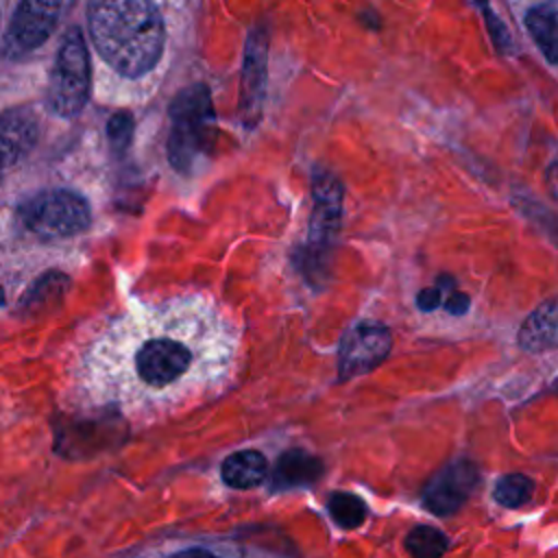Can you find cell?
Wrapping results in <instances>:
<instances>
[{
    "label": "cell",
    "instance_id": "cell-1",
    "mask_svg": "<svg viewBox=\"0 0 558 558\" xmlns=\"http://www.w3.org/2000/svg\"><path fill=\"white\" fill-rule=\"evenodd\" d=\"M235 355L238 329L220 305L179 294L111 318L83 351L76 388L92 408L153 421L216 395Z\"/></svg>",
    "mask_w": 558,
    "mask_h": 558
},
{
    "label": "cell",
    "instance_id": "cell-2",
    "mask_svg": "<svg viewBox=\"0 0 558 558\" xmlns=\"http://www.w3.org/2000/svg\"><path fill=\"white\" fill-rule=\"evenodd\" d=\"M87 24L100 59L120 76L148 74L163 54V17L153 0H87Z\"/></svg>",
    "mask_w": 558,
    "mask_h": 558
},
{
    "label": "cell",
    "instance_id": "cell-3",
    "mask_svg": "<svg viewBox=\"0 0 558 558\" xmlns=\"http://www.w3.org/2000/svg\"><path fill=\"white\" fill-rule=\"evenodd\" d=\"M211 122L214 109L205 85H192L172 102V133L168 153L181 172H187L196 157L207 150Z\"/></svg>",
    "mask_w": 558,
    "mask_h": 558
},
{
    "label": "cell",
    "instance_id": "cell-4",
    "mask_svg": "<svg viewBox=\"0 0 558 558\" xmlns=\"http://www.w3.org/2000/svg\"><path fill=\"white\" fill-rule=\"evenodd\" d=\"M89 96V52L78 28H70L57 52L48 85V107L61 118L76 116Z\"/></svg>",
    "mask_w": 558,
    "mask_h": 558
},
{
    "label": "cell",
    "instance_id": "cell-5",
    "mask_svg": "<svg viewBox=\"0 0 558 558\" xmlns=\"http://www.w3.org/2000/svg\"><path fill=\"white\" fill-rule=\"evenodd\" d=\"M20 218L37 235L63 238L89 227L92 211L87 201L72 190H46L22 205Z\"/></svg>",
    "mask_w": 558,
    "mask_h": 558
},
{
    "label": "cell",
    "instance_id": "cell-6",
    "mask_svg": "<svg viewBox=\"0 0 558 558\" xmlns=\"http://www.w3.org/2000/svg\"><path fill=\"white\" fill-rule=\"evenodd\" d=\"M72 4L74 0H22L7 33V54L20 57L41 46Z\"/></svg>",
    "mask_w": 558,
    "mask_h": 558
},
{
    "label": "cell",
    "instance_id": "cell-7",
    "mask_svg": "<svg viewBox=\"0 0 558 558\" xmlns=\"http://www.w3.org/2000/svg\"><path fill=\"white\" fill-rule=\"evenodd\" d=\"M392 336L381 323H360L351 327L338 351V377L351 379L379 366L390 353Z\"/></svg>",
    "mask_w": 558,
    "mask_h": 558
},
{
    "label": "cell",
    "instance_id": "cell-8",
    "mask_svg": "<svg viewBox=\"0 0 558 558\" xmlns=\"http://www.w3.org/2000/svg\"><path fill=\"white\" fill-rule=\"evenodd\" d=\"M477 482V466L471 460L460 458L432 477L423 490V506L438 517H447L469 499Z\"/></svg>",
    "mask_w": 558,
    "mask_h": 558
},
{
    "label": "cell",
    "instance_id": "cell-9",
    "mask_svg": "<svg viewBox=\"0 0 558 558\" xmlns=\"http://www.w3.org/2000/svg\"><path fill=\"white\" fill-rule=\"evenodd\" d=\"M39 124L31 109L13 107L0 111V170L20 163L37 144Z\"/></svg>",
    "mask_w": 558,
    "mask_h": 558
},
{
    "label": "cell",
    "instance_id": "cell-10",
    "mask_svg": "<svg viewBox=\"0 0 558 558\" xmlns=\"http://www.w3.org/2000/svg\"><path fill=\"white\" fill-rule=\"evenodd\" d=\"M342 209V187L329 172L316 174L314 183V216H312V242L316 246H329L338 227Z\"/></svg>",
    "mask_w": 558,
    "mask_h": 558
},
{
    "label": "cell",
    "instance_id": "cell-11",
    "mask_svg": "<svg viewBox=\"0 0 558 558\" xmlns=\"http://www.w3.org/2000/svg\"><path fill=\"white\" fill-rule=\"evenodd\" d=\"M517 342L525 351L558 349V294L532 310L519 327Z\"/></svg>",
    "mask_w": 558,
    "mask_h": 558
},
{
    "label": "cell",
    "instance_id": "cell-12",
    "mask_svg": "<svg viewBox=\"0 0 558 558\" xmlns=\"http://www.w3.org/2000/svg\"><path fill=\"white\" fill-rule=\"evenodd\" d=\"M220 475L227 486L246 490L266 480L268 462L259 451L244 449V451H238V453H231L229 458H225V462L220 466Z\"/></svg>",
    "mask_w": 558,
    "mask_h": 558
},
{
    "label": "cell",
    "instance_id": "cell-13",
    "mask_svg": "<svg viewBox=\"0 0 558 558\" xmlns=\"http://www.w3.org/2000/svg\"><path fill=\"white\" fill-rule=\"evenodd\" d=\"M525 24L545 59L558 65V13L551 7H534L527 11Z\"/></svg>",
    "mask_w": 558,
    "mask_h": 558
},
{
    "label": "cell",
    "instance_id": "cell-14",
    "mask_svg": "<svg viewBox=\"0 0 558 558\" xmlns=\"http://www.w3.org/2000/svg\"><path fill=\"white\" fill-rule=\"evenodd\" d=\"M320 471H323L320 460L303 451H290L281 456L277 466V475L283 484H310L320 475Z\"/></svg>",
    "mask_w": 558,
    "mask_h": 558
},
{
    "label": "cell",
    "instance_id": "cell-15",
    "mask_svg": "<svg viewBox=\"0 0 558 558\" xmlns=\"http://www.w3.org/2000/svg\"><path fill=\"white\" fill-rule=\"evenodd\" d=\"M532 495H534V482L523 473H508L499 477L493 488L495 501L506 508L523 506L525 501L532 499Z\"/></svg>",
    "mask_w": 558,
    "mask_h": 558
},
{
    "label": "cell",
    "instance_id": "cell-16",
    "mask_svg": "<svg viewBox=\"0 0 558 558\" xmlns=\"http://www.w3.org/2000/svg\"><path fill=\"white\" fill-rule=\"evenodd\" d=\"M449 547L447 536L432 525H416L408 538H405V549L408 554L416 556V558H436L442 556Z\"/></svg>",
    "mask_w": 558,
    "mask_h": 558
},
{
    "label": "cell",
    "instance_id": "cell-17",
    "mask_svg": "<svg viewBox=\"0 0 558 558\" xmlns=\"http://www.w3.org/2000/svg\"><path fill=\"white\" fill-rule=\"evenodd\" d=\"M329 514L340 527H357L366 519V506L357 495L333 493L329 497Z\"/></svg>",
    "mask_w": 558,
    "mask_h": 558
},
{
    "label": "cell",
    "instance_id": "cell-18",
    "mask_svg": "<svg viewBox=\"0 0 558 558\" xmlns=\"http://www.w3.org/2000/svg\"><path fill=\"white\" fill-rule=\"evenodd\" d=\"M131 133H133V120L129 113H116L111 120H109V137H111V146L122 153L129 142H131Z\"/></svg>",
    "mask_w": 558,
    "mask_h": 558
},
{
    "label": "cell",
    "instance_id": "cell-19",
    "mask_svg": "<svg viewBox=\"0 0 558 558\" xmlns=\"http://www.w3.org/2000/svg\"><path fill=\"white\" fill-rule=\"evenodd\" d=\"M440 296H442L440 286L423 288V290L416 294V305H418V310H423V312H434V310L442 303Z\"/></svg>",
    "mask_w": 558,
    "mask_h": 558
},
{
    "label": "cell",
    "instance_id": "cell-20",
    "mask_svg": "<svg viewBox=\"0 0 558 558\" xmlns=\"http://www.w3.org/2000/svg\"><path fill=\"white\" fill-rule=\"evenodd\" d=\"M469 305H471V299L464 292H453V290H451V294L442 303V307L449 314H453V316H462L469 310Z\"/></svg>",
    "mask_w": 558,
    "mask_h": 558
},
{
    "label": "cell",
    "instance_id": "cell-21",
    "mask_svg": "<svg viewBox=\"0 0 558 558\" xmlns=\"http://www.w3.org/2000/svg\"><path fill=\"white\" fill-rule=\"evenodd\" d=\"M0 303H4V299H2V290H0Z\"/></svg>",
    "mask_w": 558,
    "mask_h": 558
}]
</instances>
